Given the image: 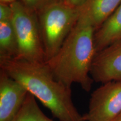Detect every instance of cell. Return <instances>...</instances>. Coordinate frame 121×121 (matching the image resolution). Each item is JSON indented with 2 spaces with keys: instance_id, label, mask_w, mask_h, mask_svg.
Listing matches in <instances>:
<instances>
[{
  "instance_id": "obj_1",
  "label": "cell",
  "mask_w": 121,
  "mask_h": 121,
  "mask_svg": "<svg viewBox=\"0 0 121 121\" xmlns=\"http://www.w3.org/2000/svg\"><path fill=\"white\" fill-rule=\"evenodd\" d=\"M0 68L22 84L59 121H85L74 105L71 87L56 78L46 62L0 58Z\"/></svg>"
},
{
  "instance_id": "obj_2",
  "label": "cell",
  "mask_w": 121,
  "mask_h": 121,
  "mask_svg": "<svg viewBox=\"0 0 121 121\" xmlns=\"http://www.w3.org/2000/svg\"><path fill=\"white\" fill-rule=\"evenodd\" d=\"M95 29L88 21L78 18L60 49L46 62L56 78L71 87L74 83L90 91L94 81L91 69L96 54Z\"/></svg>"
},
{
  "instance_id": "obj_3",
  "label": "cell",
  "mask_w": 121,
  "mask_h": 121,
  "mask_svg": "<svg viewBox=\"0 0 121 121\" xmlns=\"http://www.w3.org/2000/svg\"><path fill=\"white\" fill-rule=\"evenodd\" d=\"M36 13L47 61L57 53L78 22V7L64 0H52Z\"/></svg>"
},
{
  "instance_id": "obj_4",
  "label": "cell",
  "mask_w": 121,
  "mask_h": 121,
  "mask_svg": "<svg viewBox=\"0 0 121 121\" xmlns=\"http://www.w3.org/2000/svg\"><path fill=\"white\" fill-rule=\"evenodd\" d=\"M13 10V22L17 43L16 58L31 62H46L47 59L36 12L22 1L10 4Z\"/></svg>"
},
{
  "instance_id": "obj_5",
  "label": "cell",
  "mask_w": 121,
  "mask_h": 121,
  "mask_svg": "<svg viewBox=\"0 0 121 121\" xmlns=\"http://www.w3.org/2000/svg\"><path fill=\"white\" fill-rule=\"evenodd\" d=\"M121 114V80L103 84L91 94L85 121H114Z\"/></svg>"
},
{
  "instance_id": "obj_6",
  "label": "cell",
  "mask_w": 121,
  "mask_h": 121,
  "mask_svg": "<svg viewBox=\"0 0 121 121\" xmlns=\"http://www.w3.org/2000/svg\"><path fill=\"white\" fill-rule=\"evenodd\" d=\"M90 75L102 84L121 80V39L96 53Z\"/></svg>"
},
{
  "instance_id": "obj_7",
  "label": "cell",
  "mask_w": 121,
  "mask_h": 121,
  "mask_svg": "<svg viewBox=\"0 0 121 121\" xmlns=\"http://www.w3.org/2000/svg\"><path fill=\"white\" fill-rule=\"evenodd\" d=\"M28 93L22 84L0 71V121H13Z\"/></svg>"
},
{
  "instance_id": "obj_8",
  "label": "cell",
  "mask_w": 121,
  "mask_h": 121,
  "mask_svg": "<svg viewBox=\"0 0 121 121\" xmlns=\"http://www.w3.org/2000/svg\"><path fill=\"white\" fill-rule=\"evenodd\" d=\"M121 4V0H85L78 7V18L88 21L96 31Z\"/></svg>"
},
{
  "instance_id": "obj_9",
  "label": "cell",
  "mask_w": 121,
  "mask_h": 121,
  "mask_svg": "<svg viewBox=\"0 0 121 121\" xmlns=\"http://www.w3.org/2000/svg\"><path fill=\"white\" fill-rule=\"evenodd\" d=\"M121 39V4L94 34L96 53Z\"/></svg>"
},
{
  "instance_id": "obj_10",
  "label": "cell",
  "mask_w": 121,
  "mask_h": 121,
  "mask_svg": "<svg viewBox=\"0 0 121 121\" xmlns=\"http://www.w3.org/2000/svg\"><path fill=\"white\" fill-rule=\"evenodd\" d=\"M17 43L12 20L0 21V58L17 56Z\"/></svg>"
},
{
  "instance_id": "obj_11",
  "label": "cell",
  "mask_w": 121,
  "mask_h": 121,
  "mask_svg": "<svg viewBox=\"0 0 121 121\" xmlns=\"http://www.w3.org/2000/svg\"><path fill=\"white\" fill-rule=\"evenodd\" d=\"M13 121H54L44 113L36 98L29 93L20 110Z\"/></svg>"
},
{
  "instance_id": "obj_12",
  "label": "cell",
  "mask_w": 121,
  "mask_h": 121,
  "mask_svg": "<svg viewBox=\"0 0 121 121\" xmlns=\"http://www.w3.org/2000/svg\"><path fill=\"white\" fill-rule=\"evenodd\" d=\"M51 1L52 0H22V2L27 7L35 12L38 11L39 9Z\"/></svg>"
},
{
  "instance_id": "obj_13",
  "label": "cell",
  "mask_w": 121,
  "mask_h": 121,
  "mask_svg": "<svg viewBox=\"0 0 121 121\" xmlns=\"http://www.w3.org/2000/svg\"><path fill=\"white\" fill-rule=\"evenodd\" d=\"M13 19V10L10 4L1 2L0 4V21Z\"/></svg>"
},
{
  "instance_id": "obj_14",
  "label": "cell",
  "mask_w": 121,
  "mask_h": 121,
  "mask_svg": "<svg viewBox=\"0 0 121 121\" xmlns=\"http://www.w3.org/2000/svg\"><path fill=\"white\" fill-rule=\"evenodd\" d=\"M67 4H70L72 6L78 7L84 4L85 0H64Z\"/></svg>"
},
{
  "instance_id": "obj_15",
  "label": "cell",
  "mask_w": 121,
  "mask_h": 121,
  "mask_svg": "<svg viewBox=\"0 0 121 121\" xmlns=\"http://www.w3.org/2000/svg\"><path fill=\"white\" fill-rule=\"evenodd\" d=\"M16 0H1V2L5 3V4H7V3H11L16 1Z\"/></svg>"
},
{
  "instance_id": "obj_16",
  "label": "cell",
  "mask_w": 121,
  "mask_h": 121,
  "mask_svg": "<svg viewBox=\"0 0 121 121\" xmlns=\"http://www.w3.org/2000/svg\"><path fill=\"white\" fill-rule=\"evenodd\" d=\"M114 121H121V114L117 118L115 119Z\"/></svg>"
}]
</instances>
